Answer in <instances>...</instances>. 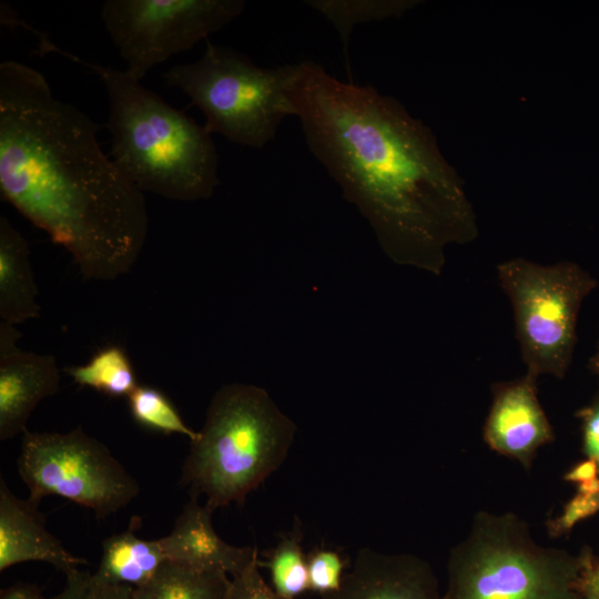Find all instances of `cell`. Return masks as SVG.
I'll list each match as a JSON object with an SVG mask.
<instances>
[{
	"instance_id": "6da1fadb",
	"label": "cell",
	"mask_w": 599,
	"mask_h": 599,
	"mask_svg": "<svg viewBox=\"0 0 599 599\" xmlns=\"http://www.w3.org/2000/svg\"><path fill=\"white\" fill-rule=\"evenodd\" d=\"M290 97L309 151L395 263L439 275L447 245L478 236L463 179L398 100L309 60L297 63Z\"/></svg>"
},
{
	"instance_id": "7a4b0ae2",
	"label": "cell",
	"mask_w": 599,
	"mask_h": 599,
	"mask_svg": "<svg viewBox=\"0 0 599 599\" xmlns=\"http://www.w3.org/2000/svg\"><path fill=\"white\" fill-rule=\"evenodd\" d=\"M98 125L57 99L38 70L0 64V192L72 256L82 275L111 281L146 240L144 194L106 156Z\"/></svg>"
},
{
	"instance_id": "3957f363",
	"label": "cell",
	"mask_w": 599,
	"mask_h": 599,
	"mask_svg": "<svg viewBox=\"0 0 599 599\" xmlns=\"http://www.w3.org/2000/svg\"><path fill=\"white\" fill-rule=\"evenodd\" d=\"M95 71L109 99L112 160L142 192L193 202L209 199L220 183L212 134L144 88L124 70L89 63L53 47Z\"/></svg>"
},
{
	"instance_id": "277c9868",
	"label": "cell",
	"mask_w": 599,
	"mask_h": 599,
	"mask_svg": "<svg viewBox=\"0 0 599 599\" xmlns=\"http://www.w3.org/2000/svg\"><path fill=\"white\" fill-rule=\"evenodd\" d=\"M295 424L261 387L233 383L212 397L196 440L191 441L181 484L205 496L214 511L242 505L288 455Z\"/></svg>"
},
{
	"instance_id": "5b68a950",
	"label": "cell",
	"mask_w": 599,
	"mask_h": 599,
	"mask_svg": "<svg viewBox=\"0 0 599 599\" xmlns=\"http://www.w3.org/2000/svg\"><path fill=\"white\" fill-rule=\"evenodd\" d=\"M595 557L542 547L515 514L477 512L468 537L448 560L443 599H582Z\"/></svg>"
},
{
	"instance_id": "8992f818",
	"label": "cell",
	"mask_w": 599,
	"mask_h": 599,
	"mask_svg": "<svg viewBox=\"0 0 599 599\" xmlns=\"http://www.w3.org/2000/svg\"><path fill=\"white\" fill-rule=\"evenodd\" d=\"M296 64L263 68L245 54L206 40L202 57L170 68L163 78L205 116L204 128L232 143L261 149L287 116H295L290 87Z\"/></svg>"
},
{
	"instance_id": "52a82bcc",
	"label": "cell",
	"mask_w": 599,
	"mask_h": 599,
	"mask_svg": "<svg viewBox=\"0 0 599 599\" xmlns=\"http://www.w3.org/2000/svg\"><path fill=\"white\" fill-rule=\"evenodd\" d=\"M497 273L511 302L527 373L564 378L572 362L581 304L597 280L572 262L540 265L522 257L502 262Z\"/></svg>"
},
{
	"instance_id": "ba28073f",
	"label": "cell",
	"mask_w": 599,
	"mask_h": 599,
	"mask_svg": "<svg viewBox=\"0 0 599 599\" xmlns=\"http://www.w3.org/2000/svg\"><path fill=\"white\" fill-rule=\"evenodd\" d=\"M18 470L40 502L55 495L104 518L129 505L140 491L136 480L99 440L81 427L69 433H23Z\"/></svg>"
},
{
	"instance_id": "9c48e42d",
	"label": "cell",
	"mask_w": 599,
	"mask_h": 599,
	"mask_svg": "<svg viewBox=\"0 0 599 599\" xmlns=\"http://www.w3.org/2000/svg\"><path fill=\"white\" fill-rule=\"evenodd\" d=\"M244 8L243 0H106L101 18L125 73L140 81L154 65L207 40Z\"/></svg>"
},
{
	"instance_id": "30bf717a",
	"label": "cell",
	"mask_w": 599,
	"mask_h": 599,
	"mask_svg": "<svg viewBox=\"0 0 599 599\" xmlns=\"http://www.w3.org/2000/svg\"><path fill=\"white\" fill-rule=\"evenodd\" d=\"M484 439L496 453L518 460L529 470L541 446L555 439L552 427L537 398V377L495 383Z\"/></svg>"
},
{
	"instance_id": "8fae6325",
	"label": "cell",
	"mask_w": 599,
	"mask_h": 599,
	"mask_svg": "<svg viewBox=\"0 0 599 599\" xmlns=\"http://www.w3.org/2000/svg\"><path fill=\"white\" fill-rule=\"evenodd\" d=\"M16 325L0 324V440L27 430V422L41 400L60 387L57 361L50 354L22 351Z\"/></svg>"
},
{
	"instance_id": "7c38bea8",
	"label": "cell",
	"mask_w": 599,
	"mask_h": 599,
	"mask_svg": "<svg viewBox=\"0 0 599 599\" xmlns=\"http://www.w3.org/2000/svg\"><path fill=\"white\" fill-rule=\"evenodd\" d=\"M321 599H443L433 568L410 554L357 551L336 591Z\"/></svg>"
},
{
	"instance_id": "4fadbf2b",
	"label": "cell",
	"mask_w": 599,
	"mask_h": 599,
	"mask_svg": "<svg viewBox=\"0 0 599 599\" xmlns=\"http://www.w3.org/2000/svg\"><path fill=\"white\" fill-rule=\"evenodd\" d=\"M213 511L193 497L177 516L172 531L160 538L167 561L233 578L260 556L255 547L225 542L212 524Z\"/></svg>"
},
{
	"instance_id": "5bb4252c",
	"label": "cell",
	"mask_w": 599,
	"mask_h": 599,
	"mask_svg": "<svg viewBox=\"0 0 599 599\" xmlns=\"http://www.w3.org/2000/svg\"><path fill=\"white\" fill-rule=\"evenodd\" d=\"M38 505L30 498H18L0 479V571L24 561H42L67 573L88 564L48 531Z\"/></svg>"
},
{
	"instance_id": "9a60e30c",
	"label": "cell",
	"mask_w": 599,
	"mask_h": 599,
	"mask_svg": "<svg viewBox=\"0 0 599 599\" xmlns=\"http://www.w3.org/2000/svg\"><path fill=\"white\" fill-rule=\"evenodd\" d=\"M29 244L22 234L0 216V317L18 325L40 315L38 287L30 262Z\"/></svg>"
},
{
	"instance_id": "2e32d148",
	"label": "cell",
	"mask_w": 599,
	"mask_h": 599,
	"mask_svg": "<svg viewBox=\"0 0 599 599\" xmlns=\"http://www.w3.org/2000/svg\"><path fill=\"white\" fill-rule=\"evenodd\" d=\"M136 520L129 529L103 540L101 560L95 571L106 581L134 589L153 579L167 561L160 539H142L134 534Z\"/></svg>"
},
{
	"instance_id": "e0dca14e",
	"label": "cell",
	"mask_w": 599,
	"mask_h": 599,
	"mask_svg": "<svg viewBox=\"0 0 599 599\" xmlns=\"http://www.w3.org/2000/svg\"><path fill=\"white\" fill-rule=\"evenodd\" d=\"M231 577L166 561L148 583L134 589L133 599H225Z\"/></svg>"
},
{
	"instance_id": "ac0fdd59",
	"label": "cell",
	"mask_w": 599,
	"mask_h": 599,
	"mask_svg": "<svg viewBox=\"0 0 599 599\" xmlns=\"http://www.w3.org/2000/svg\"><path fill=\"white\" fill-rule=\"evenodd\" d=\"M74 383L110 397H128L139 385L125 351L109 345L98 351L88 363L65 368Z\"/></svg>"
},
{
	"instance_id": "d6986e66",
	"label": "cell",
	"mask_w": 599,
	"mask_h": 599,
	"mask_svg": "<svg viewBox=\"0 0 599 599\" xmlns=\"http://www.w3.org/2000/svg\"><path fill=\"white\" fill-rule=\"evenodd\" d=\"M308 7L322 13L337 30L348 64V42L358 23L380 21L404 14L416 7L417 0H309ZM349 69V67H348Z\"/></svg>"
},
{
	"instance_id": "ffe728a7",
	"label": "cell",
	"mask_w": 599,
	"mask_h": 599,
	"mask_svg": "<svg viewBox=\"0 0 599 599\" xmlns=\"http://www.w3.org/2000/svg\"><path fill=\"white\" fill-rule=\"evenodd\" d=\"M266 555L260 567L270 571L271 587L281 597L296 599L309 589L307 557L302 547L300 529L284 536Z\"/></svg>"
},
{
	"instance_id": "44dd1931",
	"label": "cell",
	"mask_w": 599,
	"mask_h": 599,
	"mask_svg": "<svg viewBox=\"0 0 599 599\" xmlns=\"http://www.w3.org/2000/svg\"><path fill=\"white\" fill-rule=\"evenodd\" d=\"M128 404L132 418L146 429L164 435H183L190 441L199 437V432L185 424L167 396L155 387L138 385L128 396Z\"/></svg>"
},
{
	"instance_id": "7402d4cb",
	"label": "cell",
	"mask_w": 599,
	"mask_h": 599,
	"mask_svg": "<svg viewBox=\"0 0 599 599\" xmlns=\"http://www.w3.org/2000/svg\"><path fill=\"white\" fill-rule=\"evenodd\" d=\"M65 576L64 588L51 599H133L134 588L106 581L95 572L75 568Z\"/></svg>"
},
{
	"instance_id": "603a6c76",
	"label": "cell",
	"mask_w": 599,
	"mask_h": 599,
	"mask_svg": "<svg viewBox=\"0 0 599 599\" xmlns=\"http://www.w3.org/2000/svg\"><path fill=\"white\" fill-rule=\"evenodd\" d=\"M309 590L321 596L336 591L344 578L346 562L333 549H315L307 557Z\"/></svg>"
},
{
	"instance_id": "cb8c5ba5",
	"label": "cell",
	"mask_w": 599,
	"mask_h": 599,
	"mask_svg": "<svg viewBox=\"0 0 599 599\" xmlns=\"http://www.w3.org/2000/svg\"><path fill=\"white\" fill-rule=\"evenodd\" d=\"M599 511V494L582 495L577 493L565 506L560 516L546 522L548 535L558 538L568 535L582 519Z\"/></svg>"
},
{
	"instance_id": "d4e9b609",
	"label": "cell",
	"mask_w": 599,
	"mask_h": 599,
	"mask_svg": "<svg viewBox=\"0 0 599 599\" xmlns=\"http://www.w3.org/2000/svg\"><path fill=\"white\" fill-rule=\"evenodd\" d=\"M258 558L242 573L231 578L225 599H287L277 595L264 580L260 572Z\"/></svg>"
},
{
	"instance_id": "484cf974",
	"label": "cell",
	"mask_w": 599,
	"mask_h": 599,
	"mask_svg": "<svg viewBox=\"0 0 599 599\" xmlns=\"http://www.w3.org/2000/svg\"><path fill=\"white\" fill-rule=\"evenodd\" d=\"M576 415L581 420L583 453L596 460L599 471V396Z\"/></svg>"
},
{
	"instance_id": "4316f807",
	"label": "cell",
	"mask_w": 599,
	"mask_h": 599,
	"mask_svg": "<svg viewBox=\"0 0 599 599\" xmlns=\"http://www.w3.org/2000/svg\"><path fill=\"white\" fill-rule=\"evenodd\" d=\"M0 599H51L45 598L41 589L34 583L17 582L2 588Z\"/></svg>"
},
{
	"instance_id": "83f0119b",
	"label": "cell",
	"mask_w": 599,
	"mask_h": 599,
	"mask_svg": "<svg viewBox=\"0 0 599 599\" xmlns=\"http://www.w3.org/2000/svg\"><path fill=\"white\" fill-rule=\"evenodd\" d=\"M599 475L598 471V465L596 460L591 458H587L586 460L580 461L579 464L575 465L571 469H569L564 475V480L569 483H587L595 478H597Z\"/></svg>"
},
{
	"instance_id": "f1b7e54d",
	"label": "cell",
	"mask_w": 599,
	"mask_h": 599,
	"mask_svg": "<svg viewBox=\"0 0 599 599\" xmlns=\"http://www.w3.org/2000/svg\"><path fill=\"white\" fill-rule=\"evenodd\" d=\"M582 599L586 597H599V559H593L590 567L587 569L582 585Z\"/></svg>"
},
{
	"instance_id": "f546056e",
	"label": "cell",
	"mask_w": 599,
	"mask_h": 599,
	"mask_svg": "<svg viewBox=\"0 0 599 599\" xmlns=\"http://www.w3.org/2000/svg\"><path fill=\"white\" fill-rule=\"evenodd\" d=\"M578 493L582 495H596L599 494V478H595L590 481L578 485Z\"/></svg>"
},
{
	"instance_id": "4dcf8cb0",
	"label": "cell",
	"mask_w": 599,
	"mask_h": 599,
	"mask_svg": "<svg viewBox=\"0 0 599 599\" xmlns=\"http://www.w3.org/2000/svg\"><path fill=\"white\" fill-rule=\"evenodd\" d=\"M589 369L599 377V341L596 353L589 359Z\"/></svg>"
},
{
	"instance_id": "1f68e13d",
	"label": "cell",
	"mask_w": 599,
	"mask_h": 599,
	"mask_svg": "<svg viewBox=\"0 0 599 599\" xmlns=\"http://www.w3.org/2000/svg\"><path fill=\"white\" fill-rule=\"evenodd\" d=\"M583 599H599V597H586Z\"/></svg>"
}]
</instances>
